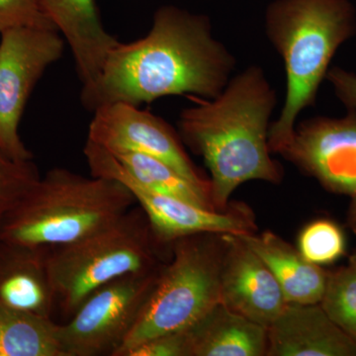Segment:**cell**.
Instances as JSON below:
<instances>
[{"label":"cell","mask_w":356,"mask_h":356,"mask_svg":"<svg viewBox=\"0 0 356 356\" xmlns=\"http://www.w3.org/2000/svg\"><path fill=\"white\" fill-rule=\"evenodd\" d=\"M172 247L159 240L146 213L136 204L109 226L49 248L56 308L70 318L91 293L110 281L161 270L172 257Z\"/></svg>","instance_id":"obj_5"},{"label":"cell","mask_w":356,"mask_h":356,"mask_svg":"<svg viewBox=\"0 0 356 356\" xmlns=\"http://www.w3.org/2000/svg\"><path fill=\"white\" fill-rule=\"evenodd\" d=\"M225 247V234H195L173 241L172 257L115 356L147 339L188 329L221 303Z\"/></svg>","instance_id":"obj_6"},{"label":"cell","mask_w":356,"mask_h":356,"mask_svg":"<svg viewBox=\"0 0 356 356\" xmlns=\"http://www.w3.org/2000/svg\"><path fill=\"white\" fill-rule=\"evenodd\" d=\"M346 224L353 233L356 235V193L351 196V202L348 207V216H346Z\"/></svg>","instance_id":"obj_26"},{"label":"cell","mask_w":356,"mask_h":356,"mask_svg":"<svg viewBox=\"0 0 356 356\" xmlns=\"http://www.w3.org/2000/svg\"><path fill=\"white\" fill-rule=\"evenodd\" d=\"M236 58L203 14L159 7L146 36L109 51L95 86L81 92L90 111L111 103L140 107L173 95L213 99L233 77Z\"/></svg>","instance_id":"obj_1"},{"label":"cell","mask_w":356,"mask_h":356,"mask_svg":"<svg viewBox=\"0 0 356 356\" xmlns=\"http://www.w3.org/2000/svg\"><path fill=\"white\" fill-rule=\"evenodd\" d=\"M161 269L122 276L91 293L60 325L64 356H115L146 305Z\"/></svg>","instance_id":"obj_8"},{"label":"cell","mask_w":356,"mask_h":356,"mask_svg":"<svg viewBox=\"0 0 356 356\" xmlns=\"http://www.w3.org/2000/svg\"><path fill=\"white\" fill-rule=\"evenodd\" d=\"M321 306L356 343V267H339L329 271L327 287Z\"/></svg>","instance_id":"obj_20"},{"label":"cell","mask_w":356,"mask_h":356,"mask_svg":"<svg viewBox=\"0 0 356 356\" xmlns=\"http://www.w3.org/2000/svg\"><path fill=\"white\" fill-rule=\"evenodd\" d=\"M118 356H188L186 331L184 330L147 339L126 348Z\"/></svg>","instance_id":"obj_24"},{"label":"cell","mask_w":356,"mask_h":356,"mask_svg":"<svg viewBox=\"0 0 356 356\" xmlns=\"http://www.w3.org/2000/svg\"><path fill=\"white\" fill-rule=\"evenodd\" d=\"M41 177L30 161H16L0 149V220L25 197Z\"/></svg>","instance_id":"obj_22"},{"label":"cell","mask_w":356,"mask_h":356,"mask_svg":"<svg viewBox=\"0 0 356 356\" xmlns=\"http://www.w3.org/2000/svg\"><path fill=\"white\" fill-rule=\"evenodd\" d=\"M348 264L356 267V248L355 252H353V254L350 255V259H348Z\"/></svg>","instance_id":"obj_27"},{"label":"cell","mask_w":356,"mask_h":356,"mask_svg":"<svg viewBox=\"0 0 356 356\" xmlns=\"http://www.w3.org/2000/svg\"><path fill=\"white\" fill-rule=\"evenodd\" d=\"M136 204L116 180L53 168L0 220V241L32 247L69 245L109 226Z\"/></svg>","instance_id":"obj_4"},{"label":"cell","mask_w":356,"mask_h":356,"mask_svg":"<svg viewBox=\"0 0 356 356\" xmlns=\"http://www.w3.org/2000/svg\"><path fill=\"white\" fill-rule=\"evenodd\" d=\"M49 248L0 241V306L53 318Z\"/></svg>","instance_id":"obj_15"},{"label":"cell","mask_w":356,"mask_h":356,"mask_svg":"<svg viewBox=\"0 0 356 356\" xmlns=\"http://www.w3.org/2000/svg\"><path fill=\"white\" fill-rule=\"evenodd\" d=\"M221 303L238 315L269 327L287 305L266 264L236 235L225 234Z\"/></svg>","instance_id":"obj_12"},{"label":"cell","mask_w":356,"mask_h":356,"mask_svg":"<svg viewBox=\"0 0 356 356\" xmlns=\"http://www.w3.org/2000/svg\"><path fill=\"white\" fill-rule=\"evenodd\" d=\"M341 118L318 116L295 127L280 154L302 172L337 195L356 193V109Z\"/></svg>","instance_id":"obj_10"},{"label":"cell","mask_w":356,"mask_h":356,"mask_svg":"<svg viewBox=\"0 0 356 356\" xmlns=\"http://www.w3.org/2000/svg\"><path fill=\"white\" fill-rule=\"evenodd\" d=\"M327 81L331 83L337 97L348 109H356V74L334 67L327 72Z\"/></svg>","instance_id":"obj_25"},{"label":"cell","mask_w":356,"mask_h":356,"mask_svg":"<svg viewBox=\"0 0 356 356\" xmlns=\"http://www.w3.org/2000/svg\"><path fill=\"white\" fill-rule=\"evenodd\" d=\"M268 356H356V343L321 304L287 303L267 327Z\"/></svg>","instance_id":"obj_13"},{"label":"cell","mask_w":356,"mask_h":356,"mask_svg":"<svg viewBox=\"0 0 356 356\" xmlns=\"http://www.w3.org/2000/svg\"><path fill=\"white\" fill-rule=\"evenodd\" d=\"M238 236L268 267L287 303H321L329 271L307 261L298 248L273 232Z\"/></svg>","instance_id":"obj_16"},{"label":"cell","mask_w":356,"mask_h":356,"mask_svg":"<svg viewBox=\"0 0 356 356\" xmlns=\"http://www.w3.org/2000/svg\"><path fill=\"white\" fill-rule=\"evenodd\" d=\"M192 100L194 105L180 113L179 137L209 170L218 210L228 208L232 194L245 182L280 184L283 170L268 146L277 96L261 67L250 65L232 77L213 99Z\"/></svg>","instance_id":"obj_2"},{"label":"cell","mask_w":356,"mask_h":356,"mask_svg":"<svg viewBox=\"0 0 356 356\" xmlns=\"http://www.w3.org/2000/svg\"><path fill=\"white\" fill-rule=\"evenodd\" d=\"M0 149L16 161L33 154L19 135L21 119L44 70L62 57L65 39L55 29L20 27L0 33Z\"/></svg>","instance_id":"obj_9"},{"label":"cell","mask_w":356,"mask_h":356,"mask_svg":"<svg viewBox=\"0 0 356 356\" xmlns=\"http://www.w3.org/2000/svg\"><path fill=\"white\" fill-rule=\"evenodd\" d=\"M44 15L62 33L74 55L83 90L95 86L109 51L118 40L106 31L95 0H36Z\"/></svg>","instance_id":"obj_14"},{"label":"cell","mask_w":356,"mask_h":356,"mask_svg":"<svg viewBox=\"0 0 356 356\" xmlns=\"http://www.w3.org/2000/svg\"><path fill=\"white\" fill-rule=\"evenodd\" d=\"M298 250L304 259L318 266H330L346 252L343 229L330 219L309 222L298 236Z\"/></svg>","instance_id":"obj_21"},{"label":"cell","mask_w":356,"mask_h":356,"mask_svg":"<svg viewBox=\"0 0 356 356\" xmlns=\"http://www.w3.org/2000/svg\"><path fill=\"white\" fill-rule=\"evenodd\" d=\"M110 153L143 186L199 207L218 210L211 197L210 189L193 184L165 161L138 152L116 151Z\"/></svg>","instance_id":"obj_19"},{"label":"cell","mask_w":356,"mask_h":356,"mask_svg":"<svg viewBox=\"0 0 356 356\" xmlns=\"http://www.w3.org/2000/svg\"><path fill=\"white\" fill-rule=\"evenodd\" d=\"M0 356H64L60 324L0 306Z\"/></svg>","instance_id":"obj_18"},{"label":"cell","mask_w":356,"mask_h":356,"mask_svg":"<svg viewBox=\"0 0 356 356\" xmlns=\"http://www.w3.org/2000/svg\"><path fill=\"white\" fill-rule=\"evenodd\" d=\"M266 33L286 74L284 104L268 133L271 153L280 154L300 113L316 104L337 51L355 36V7L350 0H273L266 11Z\"/></svg>","instance_id":"obj_3"},{"label":"cell","mask_w":356,"mask_h":356,"mask_svg":"<svg viewBox=\"0 0 356 356\" xmlns=\"http://www.w3.org/2000/svg\"><path fill=\"white\" fill-rule=\"evenodd\" d=\"M20 27L57 30L36 0H0V33Z\"/></svg>","instance_id":"obj_23"},{"label":"cell","mask_w":356,"mask_h":356,"mask_svg":"<svg viewBox=\"0 0 356 356\" xmlns=\"http://www.w3.org/2000/svg\"><path fill=\"white\" fill-rule=\"evenodd\" d=\"M83 154L92 177L116 180L127 187L161 242L172 243L182 236L195 234L238 236L257 232L254 212L245 204L231 203L226 210L199 207L143 186L113 154L99 145L86 140Z\"/></svg>","instance_id":"obj_7"},{"label":"cell","mask_w":356,"mask_h":356,"mask_svg":"<svg viewBox=\"0 0 356 356\" xmlns=\"http://www.w3.org/2000/svg\"><path fill=\"white\" fill-rule=\"evenodd\" d=\"M188 356H264L267 329L217 304L185 330Z\"/></svg>","instance_id":"obj_17"},{"label":"cell","mask_w":356,"mask_h":356,"mask_svg":"<svg viewBox=\"0 0 356 356\" xmlns=\"http://www.w3.org/2000/svg\"><path fill=\"white\" fill-rule=\"evenodd\" d=\"M89 124L88 140L110 152L132 151L165 161L199 186L210 189V180L198 172L181 139L163 119L126 103L98 107Z\"/></svg>","instance_id":"obj_11"}]
</instances>
